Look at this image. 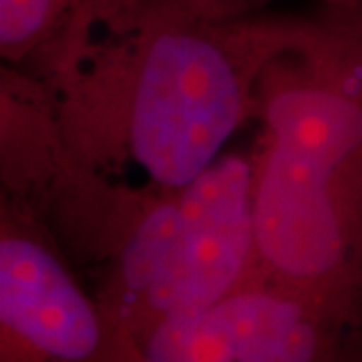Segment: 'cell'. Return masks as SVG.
I'll return each mask as SVG.
<instances>
[{"label": "cell", "mask_w": 362, "mask_h": 362, "mask_svg": "<svg viewBox=\"0 0 362 362\" xmlns=\"http://www.w3.org/2000/svg\"><path fill=\"white\" fill-rule=\"evenodd\" d=\"M304 21L183 0H89L39 57L66 173L95 194H173L258 117L259 81Z\"/></svg>", "instance_id": "1"}, {"label": "cell", "mask_w": 362, "mask_h": 362, "mask_svg": "<svg viewBox=\"0 0 362 362\" xmlns=\"http://www.w3.org/2000/svg\"><path fill=\"white\" fill-rule=\"evenodd\" d=\"M258 117L256 278L362 318V0L304 21Z\"/></svg>", "instance_id": "2"}, {"label": "cell", "mask_w": 362, "mask_h": 362, "mask_svg": "<svg viewBox=\"0 0 362 362\" xmlns=\"http://www.w3.org/2000/svg\"><path fill=\"white\" fill-rule=\"evenodd\" d=\"M254 197V156L226 153L180 192L109 204V232L83 254L99 268L93 294L133 361L157 330L256 278Z\"/></svg>", "instance_id": "3"}, {"label": "cell", "mask_w": 362, "mask_h": 362, "mask_svg": "<svg viewBox=\"0 0 362 362\" xmlns=\"http://www.w3.org/2000/svg\"><path fill=\"white\" fill-rule=\"evenodd\" d=\"M0 362H135L95 294L57 246L14 206H2Z\"/></svg>", "instance_id": "4"}, {"label": "cell", "mask_w": 362, "mask_h": 362, "mask_svg": "<svg viewBox=\"0 0 362 362\" xmlns=\"http://www.w3.org/2000/svg\"><path fill=\"white\" fill-rule=\"evenodd\" d=\"M143 362H362V318L259 278L163 326Z\"/></svg>", "instance_id": "5"}, {"label": "cell", "mask_w": 362, "mask_h": 362, "mask_svg": "<svg viewBox=\"0 0 362 362\" xmlns=\"http://www.w3.org/2000/svg\"><path fill=\"white\" fill-rule=\"evenodd\" d=\"M89 0H0V51L6 61L39 59Z\"/></svg>", "instance_id": "6"}, {"label": "cell", "mask_w": 362, "mask_h": 362, "mask_svg": "<svg viewBox=\"0 0 362 362\" xmlns=\"http://www.w3.org/2000/svg\"><path fill=\"white\" fill-rule=\"evenodd\" d=\"M192 4H199L214 11H223V13H252L259 4L268 0H185ZM320 6H338V4H354L358 0H318Z\"/></svg>", "instance_id": "7"}]
</instances>
